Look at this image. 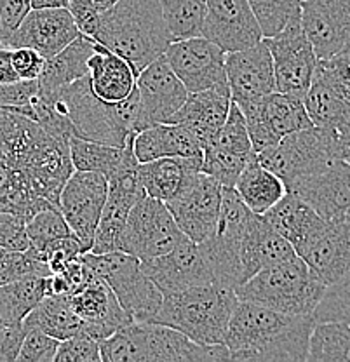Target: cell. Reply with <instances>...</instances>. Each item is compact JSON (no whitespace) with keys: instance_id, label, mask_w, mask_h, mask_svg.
Returning a JSON list of instances; mask_svg holds the SVG:
<instances>
[{"instance_id":"39","label":"cell","mask_w":350,"mask_h":362,"mask_svg":"<svg viewBox=\"0 0 350 362\" xmlns=\"http://www.w3.org/2000/svg\"><path fill=\"white\" fill-rule=\"evenodd\" d=\"M26 235H28L30 246L39 258H42V252L49 244L62 237L71 235L69 223L63 218L59 207L51 206L46 209H40L26 221ZM44 259V258H42Z\"/></svg>"},{"instance_id":"31","label":"cell","mask_w":350,"mask_h":362,"mask_svg":"<svg viewBox=\"0 0 350 362\" xmlns=\"http://www.w3.org/2000/svg\"><path fill=\"white\" fill-rule=\"evenodd\" d=\"M233 190L255 214H265L274 204L279 202L288 194L284 181L267 169L258 160L257 153L251 156L250 162L233 185Z\"/></svg>"},{"instance_id":"10","label":"cell","mask_w":350,"mask_h":362,"mask_svg":"<svg viewBox=\"0 0 350 362\" xmlns=\"http://www.w3.org/2000/svg\"><path fill=\"white\" fill-rule=\"evenodd\" d=\"M187 239L188 237L176 225L165 202L143 195L131 207L117 251L127 252L136 256L140 262H145L165 255Z\"/></svg>"},{"instance_id":"26","label":"cell","mask_w":350,"mask_h":362,"mask_svg":"<svg viewBox=\"0 0 350 362\" xmlns=\"http://www.w3.org/2000/svg\"><path fill=\"white\" fill-rule=\"evenodd\" d=\"M231 103L232 98L228 88L188 93L185 103L173 117L171 124H180L190 131L199 145L204 148L227 120Z\"/></svg>"},{"instance_id":"42","label":"cell","mask_w":350,"mask_h":362,"mask_svg":"<svg viewBox=\"0 0 350 362\" xmlns=\"http://www.w3.org/2000/svg\"><path fill=\"white\" fill-rule=\"evenodd\" d=\"M253 153H231L213 148V146H206L202 150V173L213 176L223 187L233 188Z\"/></svg>"},{"instance_id":"21","label":"cell","mask_w":350,"mask_h":362,"mask_svg":"<svg viewBox=\"0 0 350 362\" xmlns=\"http://www.w3.org/2000/svg\"><path fill=\"white\" fill-rule=\"evenodd\" d=\"M141 269L163 294L214 282L213 270L201 246L190 239L165 255L141 262Z\"/></svg>"},{"instance_id":"1","label":"cell","mask_w":350,"mask_h":362,"mask_svg":"<svg viewBox=\"0 0 350 362\" xmlns=\"http://www.w3.org/2000/svg\"><path fill=\"white\" fill-rule=\"evenodd\" d=\"M314 324L312 315L282 314L239 300L225 334L228 359L305 362Z\"/></svg>"},{"instance_id":"52","label":"cell","mask_w":350,"mask_h":362,"mask_svg":"<svg viewBox=\"0 0 350 362\" xmlns=\"http://www.w3.org/2000/svg\"><path fill=\"white\" fill-rule=\"evenodd\" d=\"M32 9V0H0V40L16 30Z\"/></svg>"},{"instance_id":"16","label":"cell","mask_w":350,"mask_h":362,"mask_svg":"<svg viewBox=\"0 0 350 362\" xmlns=\"http://www.w3.org/2000/svg\"><path fill=\"white\" fill-rule=\"evenodd\" d=\"M136 90L140 100V131L153 124H171L173 117L188 96L185 86L176 77L164 56L138 74Z\"/></svg>"},{"instance_id":"34","label":"cell","mask_w":350,"mask_h":362,"mask_svg":"<svg viewBox=\"0 0 350 362\" xmlns=\"http://www.w3.org/2000/svg\"><path fill=\"white\" fill-rule=\"evenodd\" d=\"M25 327H37L56 339H66L82 329V320L71 307L70 296L46 294L25 317Z\"/></svg>"},{"instance_id":"41","label":"cell","mask_w":350,"mask_h":362,"mask_svg":"<svg viewBox=\"0 0 350 362\" xmlns=\"http://www.w3.org/2000/svg\"><path fill=\"white\" fill-rule=\"evenodd\" d=\"M47 263L32 249L25 251H6L0 255V286L26 277H49Z\"/></svg>"},{"instance_id":"2","label":"cell","mask_w":350,"mask_h":362,"mask_svg":"<svg viewBox=\"0 0 350 362\" xmlns=\"http://www.w3.org/2000/svg\"><path fill=\"white\" fill-rule=\"evenodd\" d=\"M93 39L126 59L136 77L173 42L159 0H119L101 13Z\"/></svg>"},{"instance_id":"24","label":"cell","mask_w":350,"mask_h":362,"mask_svg":"<svg viewBox=\"0 0 350 362\" xmlns=\"http://www.w3.org/2000/svg\"><path fill=\"white\" fill-rule=\"evenodd\" d=\"M70 301L81 317L82 329L98 341L112 337L117 329L133 320L120 307L112 289L93 272L86 284L71 294Z\"/></svg>"},{"instance_id":"44","label":"cell","mask_w":350,"mask_h":362,"mask_svg":"<svg viewBox=\"0 0 350 362\" xmlns=\"http://www.w3.org/2000/svg\"><path fill=\"white\" fill-rule=\"evenodd\" d=\"M312 317L315 320H340L350 326V272L344 279L327 286Z\"/></svg>"},{"instance_id":"6","label":"cell","mask_w":350,"mask_h":362,"mask_svg":"<svg viewBox=\"0 0 350 362\" xmlns=\"http://www.w3.org/2000/svg\"><path fill=\"white\" fill-rule=\"evenodd\" d=\"M326 286L298 255L259 270L235 289L239 300L253 301L289 315H312Z\"/></svg>"},{"instance_id":"14","label":"cell","mask_w":350,"mask_h":362,"mask_svg":"<svg viewBox=\"0 0 350 362\" xmlns=\"http://www.w3.org/2000/svg\"><path fill=\"white\" fill-rule=\"evenodd\" d=\"M107 192L108 181L101 173L74 171L59 194V211L86 252L91 249Z\"/></svg>"},{"instance_id":"12","label":"cell","mask_w":350,"mask_h":362,"mask_svg":"<svg viewBox=\"0 0 350 362\" xmlns=\"http://www.w3.org/2000/svg\"><path fill=\"white\" fill-rule=\"evenodd\" d=\"M265 40L272 56L276 90L303 100L317 66V56L305 35L300 16L293 18L279 33Z\"/></svg>"},{"instance_id":"13","label":"cell","mask_w":350,"mask_h":362,"mask_svg":"<svg viewBox=\"0 0 350 362\" xmlns=\"http://www.w3.org/2000/svg\"><path fill=\"white\" fill-rule=\"evenodd\" d=\"M225 54L223 49L201 35L173 40L165 49L164 58L188 93H199L228 88Z\"/></svg>"},{"instance_id":"56","label":"cell","mask_w":350,"mask_h":362,"mask_svg":"<svg viewBox=\"0 0 350 362\" xmlns=\"http://www.w3.org/2000/svg\"><path fill=\"white\" fill-rule=\"evenodd\" d=\"M94 4H96L98 7H100L101 11H105V9H110L112 6H115L117 2H119V0H93Z\"/></svg>"},{"instance_id":"27","label":"cell","mask_w":350,"mask_h":362,"mask_svg":"<svg viewBox=\"0 0 350 362\" xmlns=\"http://www.w3.org/2000/svg\"><path fill=\"white\" fill-rule=\"evenodd\" d=\"M199 171L202 157H163L140 162L138 178L146 195L168 202L182 194Z\"/></svg>"},{"instance_id":"20","label":"cell","mask_w":350,"mask_h":362,"mask_svg":"<svg viewBox=\"0 0 350 362\" xmlns=\"http://www.w3.org/2000/svg\"><path fill=\"white\" fill-rule=\"evenodd\" d=\"M202 37L232 52L258 44L263 33L247 0H206Z\"/></svg>"},{"instance_id":"3","label":"cell","mask_w":350,"mask_h":362,"mask_svg":"<svg viewBox=\"0 0 350 362\" xmlns=\"http://www.w3.org/2000/svg\"><path fill=\"white\" fill-rule=\"evenodd\" d=\"M44 94H47L56 110L70 120L74 136L78 138L124 146L129 136L140 131L136 88L124 101L107 103L93 93L89 75H86L65 88Z\"/></svg>"},{"instance_id":"29","label":"cell","mask_w":350,"mask_h":362,"mask_svg":"<svg viewBox=\"0 0 350 362\" xmlns=\"http://www.w3.org/2000/svg\"><path fill=\"white\" fill-rule=\"evenodd\" d=\"M133 150L138 162L163 157H202V146L180 124H153L134 134Z\"/></svg>"},{"instance_id":"43","label":"cell","mask_w":350,"mask_h":362,"mask_svg":"<svg viewBox=\"0 0 350 362\" xmlns=\"http://www.w3.org/2000/svg\"><path fill=\"white\" fill-rule=\"evenodd\" d=\"M206 146H213V148L223 150V152L231 153H253L250 134H247L246 120H244L240 108L237 107L233 101L231 103V110H228L227 120H225L223 126L220 127L216 136L211 139L209 145Z\"/></svg>"},{"instance_id":"8","label":"cell","mask_w":350,"mask_h":362,"mask_svg":"<svg viewBox=\"0 0 350 362\" xmlns=\"http://www.w3.org/2000/svg\"><path fill=\"white\" fill-rule=\"evenodd\" d=\"M257 157L288 187L291 181L337 160V131L319 126L295 131L282 136L276 145L257 153Z\"/></svg>"},{"instance_id":"60","label":"cell","mask_w":350,"mask_h":362,"mask_svg":"<svg viewBox=\"0 0 350 362\" xmlns=\"http://www.w3.org/2000/svg\"><path fill=\"white\" fill-rule=\"evenodd\" d=\"M349 2H350V0H349Z\"/></svg>"},{"instance_id":"46","label":"cell","mask_w":350,"mask_h":362,"mask_svg":"<svg viewBox=\"0 0 350 362\" xmlns=\"http://www.w3.org/2000/svg\"><path fill=\"white\" fill-rule=\"evenodd\" d=\"M59 339L52 338L51 334L37 329V327H26V334L21 343L18 362H54V356L58 352Z\"/></svg>"},{"instance_id":"59","label":"cell","mask_w":350,"mask_h":362,"mask_svg":"<svg viewBox=\"0 0 350 362\" xmlns=\"http://www.w3.org/2000/svg\"><path fill=\"white\" fill-rule=\"evenodd\" d=\"M2 252H4V249H2V247H0V255H2Z\"/></svg>"},{"instance_id":"35","label":"cell","mask_w":350,"mask_h":362,"mask_svg":"<svg viewBox=\"0 0 350 362\" xmlns=\"http://www.w3.org/2000/svg\"><path fill=\"white\" fill-rule=\"evenodd\" d=\"M133 136H129V139ZM129 139H127L124 146H115L78 138V136H71L69 141L71 165H74L75 171L101 173L105 178H108L124 162Z\"/></svg>"},{"instance_id":"40","label":"cell","mask_w":350,"mask_h":362,"mask_svg":"<svg viewBox=\"0 0 350 362\" xmlns=\"http://www.w3.org/2000/svg\"><path fill=\"white\" fill-rule=\"evenodd\" d=\"M247 4L265 39L279 33L302 11V0H247Z\"/></svg>"},{"instance_id":"50","label":"cell","mask_w":350,"mask_h":362,"mask_svg":"<svg viewBox=\"0 0 350 362\" xmlns=\"http://www.w3.org/2000/svg\"><path fill=\"white\" fill-rule=\"evenodd\" d=\"M69 11L78 33L93 39L98 32L103 11L93 0H69Z\"/></svg>"},{"instance_id":"17","label":"cell","mask_w":350,"mask_h":362,"mask_svg":"<svg viewBox=\"0 0 350 362\" xmlns=\"http://www.w3.org/2000/svg\"><path fill=\"white\" fill-rule=\"evenodd\" d=\"M295 252L326 288L334 284L350 272V221L325 220Z\"/></svg>"},{"instance_id":"32","label":"cell","mask_w":350,"mask_h":362,"mask_svg":"<svg viewBox=\"0 0 350 362\" xmlns=\"http://www.w3.org/2000/svg\"><path fill=\"white\" fill-rule=\"evenodd\" d=\"M263 218L291 244L293 249L302 246L325 221L307 202L291 192L274 204Z\"/></svg>"},{"instance_id":"49","label":"cell","mask_w":350,"mask_h":362,"mask_svg":"<svg viewBox=\"0 0 350 362\" xmlns=\"http://www.w3.org/2000/svg\"><path fill=\"white\" fill-rule=\"evenodd\" d=\"M28 246L26 218L13 211H0V247L6 251H25Z\"/></svg>"},{"instance_id":"48","label":"cell","mask_w":350,"mask_h":362,"mask_svg":"<svg viewBox=\"0 0 350 362\" xmlns=\"http://www.w3.org/2000/svg\"><path fill=\"white\" fill-rule=\"evenodd\" d=\"M84 252L86 249L81 244V240L71 233L69 237H62V239L49 244V246L44 249L42 258L44 262L47 263L51 274H56V272L65 269L69 263L81 258Z\"/></svg>"},{"instance_id":"30","label":"cell","mask_w":350,"mask_h":362,"mask_svg":"<svg viewBox=\"0 0 350 362\" xmlns=\"http://www.w3.org/2000/svg\"><path fill=\"white\" fill-rule=\"evenodd\" d=\"M94 45H96V40L81 33L66 47L47 58L42 74L37 78L39 90L42 93L58 90L89 75L88 63L94 52Z\"/></svg>"},{"instance_id":"57","label":"cell","mask_w":350,"mask_h":362,"mask_svg":"<svg viewBox=\"0 0 350 362\" xmlns=\"http://www.w3.org/2000/svg\"><path fill=\"white\" fill-rule=\"evenodd\" d=\"M345 220H349V221H350V209L347 211V214H345Z\"/></svg>"},{"instance_id":"9","label":"cell","mask_w":350,"mask_h":362,"mask_svg":"<svg viewBox=\"0 0 350 362\" xmlns=\"http://www.w3.org/2000/svg\"><path fill=\"white\" fill-rule=\"evenodd\" d=\"M253 211L240 201L237 192L231 187H223L220 216L213 233L199 243L211 270L214 282L232 288L235 291L240 286L239 249L244 232L253 218Z\"/></svg>"},{"instance_id":"36","label":"cell","mask_w":350,"mask_h":362,"mask_svg":"<svg viewBox=\"0 0 350 362\" xmlns=\"http://www.w3.org/2000/svg\"><path fill=\"white\" fill-rule=\"evenodd\" d=\"M47 277H26L0 286V317L4 324H21L47 294Z\"/></svg>"},{"instance_id":"4","label":"cell","mask_w":350,"mask_h":362,"mask_svg":"<svg viewBox=\"0 0 350 362\" xmlns=\"http://www.w3.org/2000/svg\"><path fill=\"white\" fill-rule=\"evenodd\" d=\"M100 354L103 362L228 361L225 343L199 345L180 331L152 320H131L101 339Z\"/></svg>"},{"instance_id":"58","label":"cell","mask_w":350,"mask_h":362,"mask_svg":"<svg viewBox=\"0 0 350 362\" xmlns=\"http://www.w3.org/2000/svg\"><path fill=\"white\" fill-rule=\"evenodd\" d=\"M4 327V320H2V317H0V329H2Z\"/></svg>"},{"instance_id":"38","label":"cell","mask_w":350,"mask_h":362,"mask_svg":"<svg viewBox=\"0 0 350 362\" xmlns=\"http://www.w3.org/2000/svg\"><path fill=\"white\" fill-rule=\"evenodd\" d=\"M173 40L202 35L206 0H159Z\"/></svg>"},{"instance_id":"23","label":"cell","mask_w":350,"mask_h":362,"mask_svg":"<svg viewBox=\"0 0 350 362\" xmlns=\"http://www.w3.org/2000/svg\"><path fill=\"white\" fill-rule=\"evenodd\" d=\"M225 75L233 103L258 100L276 90L272 56L265 39L243 51L225 54Z\"/></svg>"},{"instance_id":"5","label":"cell","mask_w":350,"mask_h":362,"mask_svg":"<svg viewBox=\"0 0 350 362\" xmlns=\"http://www.w3.org/2000/svg\"><path fill=\"white\" fill-rule=\"evenodd\" d=\"M237 301L239 298L228 286L218 282L192 286L163 294V303L152 322L173 327L199 345H220L225 343Z\"/></svg>"},{"instance_id":"33","label":"cell","mask_w":350,"mask_h":362,"mask_svg":"<svg viewBox=\"0 0 350 362\" xmlns=\"http://www.w3.org/2000/svg\"><path fill=\"white\" fill-rule=\"evenodd\" d=\"M303 103L314 126L340 131L350 124V101L345 100L317 70L314 71Z\"/></svg>"},{"instance_id":"18","label":"cell","mask_w":350,"mask_h":362,"mask_svg":"<svg viewBox=\"0 0 350 362\" xmlns=\"http://www.w3.org/2000/svg\"><path fill=\"white\" fill-rule=\"evenodd\" d=\"M286 188L307 202L322 220H342L350 209V165L337 158L291 181Z\"/></svg>"},{"instance_id":"11","label":"cell","mask_w":350,"mask_h":362,"mask_svg":"<svg viewBox=\"0 0 350 362\" xmlns=\"http://www.w3.org/2000/svg\"><path fill=\"white\" fill-rule=\"evenodd\" d=\"M237 107L240 108L246 120L247 134L255 153L274 146L282 136L314 126L305 110L302 98L279 90H274L258 100L240 103Z\"/></svg>"},{"instance_id":"19","label":"cell","mask_w":350,"mask_h":362,"mask_svg":"<svg viewBox=\"0 0 350 362\" xmlns=\"http://www.w3.org/2000/svg\"><path fill=\"white\" fill-rule=\"evenodd\" d=\"M78 35L81 33L75 26L69 7L30 9L16 30L0 40V45L9 49L30 47L47 59L66 47Z\"/></svg>"},{"instance_id":"28","label":"cell","mask_w":350,"mask_h":362,"mask_svg":"<svg viewBox=\"0 0 350 362\" xmlns=\"http://www.w3.org/2000/svg\"><path fill=\"white\" fill-rule=\"evenodd\" d=\"M88 66L91 89L101 101L119 103L136 88V74L129 63L103 44L94 45Z\"/></svg>"},{"instance_id":"7","label":"cell","mask_w":350,"mask_h":362,"mask_svg":"<svg viewBox=\"0 0 350 362\" xmlns=\"http://www.w3.org/2000/svg\"><path fill=\"white\" fill-rule=\"evenodd\" d=\"M82 262L96 274L133 320H152L163 303V293L141 269V262L133 255L110 251L103 255L84 252Z\"/></svg>"},{"instance_id":"25","label":"cell","mask_w":350,"mask_h":362,"mask_svg":"<svg viewBox=\"0 0 350 362\" xmlns=\"http://www.w3.org/2000/svg\"><path fill=\"white\" fill-rule=\"evenodd\" d=\"M293 256H296V252L291 244L263 218V214H253L240 240V284L259 270Z\"/></svg>"},{"instance_id":"37","label":"cell","mask_w":350,"mask_h":362,"mask_svg":"<svg viewBox=\"0 0 350 362\" xmlns=\"http://www.w3.org/2000/svg\"><path fill=\"white\" fill-rule=\"evenodd\" d=\"M307 361L350 362V326L340 320H315L308 338Z\"/></svg>"},{"instance_id":"54","label":"cell","mask_w":350,"mask_h":362,"mask_svg":"<svg viewBox=\"0 0 350 362\" xmlns=\"http://www.w3.org/2000/svg\"><path fill=\"white\" fill-rule=\"evenodd\" d=\"M337 148L338 158L350 165V124L337 131Z\"/></svg>"},{"instance_id":"51","label":"cell","mask_w":350,"mask_h":362,"mask_svg":"<svg viewBox=\"0 0 350 362\" xmlns=\"http://www.w3.org/2000/svg\"><path fill=\"white\" fill-rule=\"evenodd\" d=\"M11 59H13L14 71L20 81H37L44 70L46 58L30 47H14L11 49Z\"/></svg>"},{"instance_id":"53","label":"cell","mask_w":350,"mask_h":362,"mask_svg":"<svg viewBox=\"0 0 350 362\" xmlns=\"http://www.w3.org/2000/svg\"><path fill=\"white\" fill-rule=\"evenodd\" d=\"M26 334L25 324H4L0 329V362H14Z\"/></svg>"},{"instance_id":"47","label":"cell","mask_w":350,"mask_h":362,"mask_svg":"<svg viewBox=\"0 0 350 362\" xmlns=\"http://www.w3.org/2000/svg\"><path fill=\"white\" fill-rule=\"evenodd\" d=\"M315 70L350 101V47L326 59H317Z\"/></svg>"},{"instance_id":"45","label":"cell","mask_w":350,"mask_h":362,"mask_svg":"<svg viewBox=\"0 0 350 362\" xmlns=\"http://www.w3.org/2000/svg\"><path fill=\"white\" fill-rule=\"evenodd\" d=\"M56 362H101L100 341L91 334L81 329L74 337L62 339L58 352L54 356Z\"/></svg>"},{"instance_id":"15","label":"cell","mask_w":350,"mask_h":362,"mask_svg":"<svg viewBox=\"0 0 350 362\" xmlns=\"http://www.w3.org/2000/svg\"><path fill=\"white\" fill-rule=\"evenodd\" d=\"M223 185L213 176L199 171L185 190L165 202L176 225L194 243H202L213 233L220 216Z\"/></svg>"},{"instance_id":"55","label":"cell","mask_w":350,"mask_h":362,"mask_svg":"<svg viewBox=\"0 0 350 362\" xmlns=\"http://www.w3.org/2000/svg\"><path fill=\"white\" fill-rule=\"evenodd\" d=\"M52 7H69V0H32V9H52Z\"/></svg>"},{"instance_id":"22","label":"cell","mask_w":350,"mask_h":362,"mask_svg":"<svg viewBox=\"0 0 350 362\" xmlns=\"http://www.w3.org/2000/svg\"><path fill=\"white\" fill-rule=\"evenodd\" d=\"M300 21L317 59L350 47L349 0H302Z\"/></svg>"}]
</instances>
